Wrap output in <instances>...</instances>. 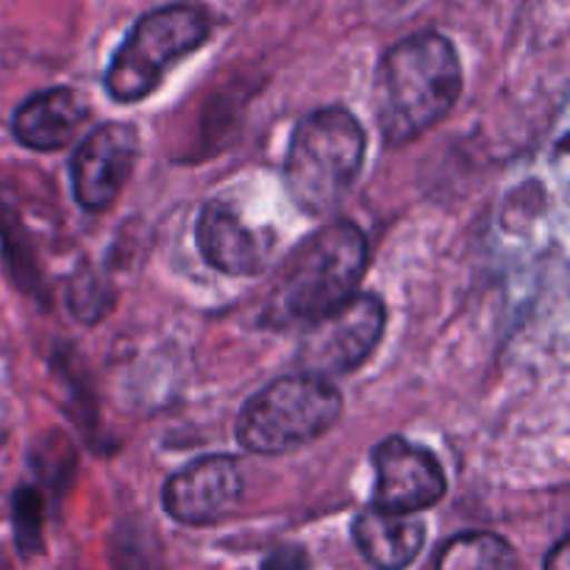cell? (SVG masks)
<instances>
[{"label":"cell","instance_id":"5","mask_svg":"<svg viewBox=\"0 0 570 570\" xmlns=\"http://www.w3.org/2000/svg\"><path fill=\"white\" fill-rule=\"evenodd\" d=\"M212 22L195 6H161L131 28L106 70V92L117 104L148 98L176 61L209 39Z\"/></svg>","mask_w":570,"mask_h":570},{"label":"cell","instance_id":"11","mask_svg":"<svg viewBox=\"0 0 570 570\" xmlns=\"http://www.w3.org/2000/svg\"><path fill=\"white\" fill-rule=\"evenodd\" d=\"M87 117V95L72 87H53L31 95L14 111L11 128H14V137L20 145L39 150V154H50V150L70 145Z\"/></svg>","mask_w":570,"mask_h":570},{"label":"cell","instance_id":"16","mask_svg":"<svg viewBox=\"0 0 570 570\" xmlns=\"http://www.w3.org/2000/svg\"><path fill=\"white\" fill-rule=\"evenodd\" d=\"M543 570H570V546H568V538H562L560 543H557L554 549L549 551Z\"/></svg>","mask_w":570,"mask_h":570},{"label":"cell","instance_id":"14","mask_svg":"<svg viewBox=\"0 0 570 570\" xmlns=\"http://www.w3.org/2000/svg\"><path fill=\"white\" fill-rule=\"evenodd\" d=\"M14 534L22 554H33L42 538V504L31 490H20L14 499Z\"/></svg>","mask_w":570,"mask_h":570},{"label":"cell","instance_id":"4","mask_svg":"<svg viewBox=\"0 0 570 570\" xmlns=\"http://www.w3.org/2000/svg\"><path fill=\"white\" fill-rule=\"evenodd\" d=\"M343 415V393L312 373L282 376L245 401L237 415L239 445L250 454L278 456L315 443Z\"/></svg>","mask_w":570,"mask_h":570},{"label":"cell","instance_id":"1","mask_svg":"<svg viewBox=\"0 0 570 570\" xmlns=\"http://www.w3.org/2000/svg\"><path fill=\"white\" fill-rule=\"evenodd\" d=\"M462 95V65L440 33H417L387 50L376 76L384 142L401 148L438 126Z\"/></svg>","mask_w":570,"mask_h":570},{"label":"cell","instance_id":"15","mask_svg":"<svg viewBox=\"0 0 570 570\" xmlns=\"http://www.w3.org/2000/svg\"><path fill=\"white\" fill-rule=\"evenodd\" d=\"M262 570H309V557L301 546H282L262 562Z\"/></svg>","mask_w":570,"mask_h":570},{"label":"cell","instance_id":"9","mask_svg":"<svg viewBox=\"0 0 570 570\" xmlns=\"http://www.w3.org/2000/svg\"><path fill=\"white\" fill-rule=\"evenodd\" d=\"M243 499V471L234 456L212 454L173 473L161 490V504L184 527H209L223 521Z\"/></svg>","mask_w":570,"mask_h":570},{"label":"cell","instance_id":"12","mask_svg":"<svg viewBox=\"0 0 570 570\" xmlns=\"http://www.w3.org/2000/svg\"><path fill=\"white\" fill-rule=\"evenodd\" d=\"M354 543L379 570H404L426 543V523L417 515H399L367 507L354 521Z\"/></svg>","mask_w":570,"mask_h":570},{"label":"cell","instance_id":"13","mask_svg":"<svg viewBox=\"0 0 570 570\" xmlns=\"http://www.w3.org/2000/svg\"><path fill=\"white\" fill-rule=\"evenodd\" d=\"M434 570H518V554L493 532H465L440 549Z\"/></svg>","mask_w":570,"mask_h":570},{"label":"cell","instance_id":"6","mask_svg":"<svg viewBox=\"0 0 570 570\" xmlns=\"http://www.w3.org/2000/svg\"><path fill=\"white\" fill-rule=\"evenodd\" d=\"M384 326H387V309L382 301L376 295L356 293L343 306L306 326L298 351L304 373L328 382L332 376L354 373L379 348Z\"/></svg>","mask_w":570,"mask_h":570},{"label":"cell","instance_id":"8","mask_svg":"<svg viewBox=\"0 0 570 570\" xmlns=\"http://www.w3.org/2000/svg\"><path fill=\"white\" fill-rule=\"evenodd\" d=\"M139 134L128 122H106L81 139L70 159L72 195L87 212H104L131 178Z\"/></svg>","mask_w":570,"mask_h":570},{"label":"cell","instance_id":"2","mask_svg":"<svg viewBox=\"0 0 570 570\" xmlns=\"http://www.w3.org/2000/svg\"><path fill=\"white\" fill-rule=\"evenodd\" d=\"M367 271V239L351 220H337L293 250L267 301V321L304 323L351 301Z\"/></svg>","mask_w":570,"mask_h":570},{"label":"cell","instance_id":"3","mask_svg":"<svg viewBox=\"0 0 570 570\" xmlns=\"http://www.w3.org/2000/svg\"><path fill=\"white\" fill-rule=\"evenodd\" d=\"M365 148V128L348 109L326 106L306 115L293 131L284 161L289 198L306 215L334 212L360 176Z\"/></svg>","mask_w":570,"mask_h":570},{"label":"cell","instance_id":"7","mask_svg":"<svg viewBox=\"0 0 570 570\" xmlns=\"http://www.w3.org/2000/svg\"><path fill=\"white\" fill-rule=\"evenodd\" d=\"M376 488L371 507L399 515H417L445 495V473L438 456L404 438H387L371 451Z\"/></svg>","mask_w":570,"mask_h":570},{"label":"cell","instance_id":"10","mask_svg":"<svg viewBox=\"0 0 570 570\" xmlns=\"http://www.w3.org/2000/svg\"><path fill=\"white\" fill-rule=\"evenodd\" d=\"M195 237L204 259L226 276H256L273 250V239L250 228L226 200L206 204Z\"/></svg>","mask_w":570,"mask_h":570}]
</instances>
